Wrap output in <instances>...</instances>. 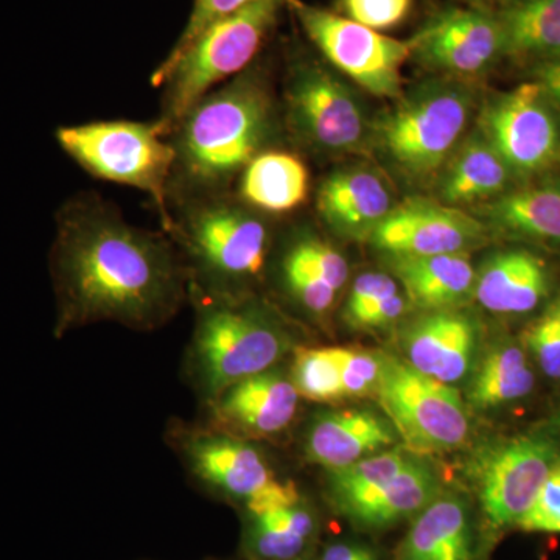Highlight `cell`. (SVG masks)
<instances>
[{"instance_id":"cell-35","label":"cell","mask_w":560,"mask_h":560,"mask_svg":"<svg viewBox=\"0 0 560 560\" xmlns=\"http://www.w3.org/2000/svg\"><path fill=\"white\" fill-rule=\"evenodd\" d=\"M526 533L560 534V458L541 486L529 511L517 523Z\"/></svg>"},{"instance_id":"cell-9","label":"cell","mask_w":560,"mask_h":560,"mask_svg":"<svg viewBox=\"0 0 560 560\" xmlns=\"http://www.w3.org/2000/svg\"><path fill=\"white\" fill-rule=\"evenodd\" d=\"M312 43L345 75L377 97H397L401 68L411 57L410 43L389 38L374 28L308 5L287 0Z\"/></svg>"},{"instance_id":"cell-3","label":"cell","mask_w":560,"mask_h":560,"mask_svg":"<svg viewBox=\"0 0 560 560\" xmlns=\"http://www.w3.org/2000/svg\"><path fill=\"white\" fill-rule=\"evenodd\" d=\"M178 202V215L167 234L186 261L190 291L234 298L238 285L259 278L267 265L270 234L249 206L223 194Z\"/></svg>"},{"instance_id":"cell-24","label":"cell","mask_w":560,"mask_h":560,"mask_svg":"<svg viewBox=\"0 0 560 560\" xmlns=\"http://www.w3.org/2000/svg\"><path fill=\"white\" fill-rule=\"evenodd\" d=\"M495 18L504 55L534 65L560 57V0H504Z\"/></svg>"},{"instance_id":"cell-39","label":"cell","mask_w":560,"mask_h":560,"mask_svg":"<svg viewBox=\"0 0 560 560\" xmlns=\"http://www.w3.org/2000/svg\"><path fill=\"white\" fill-rule=\"evenodd\" d=\"M397 293H399L397 282L389 276L381 275V272H368V275L360 276L349 294L345 311L346 319L349 324L352 323L361 312Z\"/></svg>"},{"instance_id":"cell-40","label":"cell","mask_w":560,"mask_h":560,"mask_svg":"<svg viewBox=\"0 0 560 560\" xmlns=\"http://www.w3.org/2000/svg\"><path fill=\"white\" fill-rule=\"evenodd\" d=\"M405 311H407V300L400 293H397L361 312L350 323V326L360 327V329H378V327L388 326V324L399 319Z\"/></svg>"},{"instance_id":"cell-12","label":"cell","mask_w":560,"mask_h":560,"mask_svg":"<svg viewBox=\"0 0 560 560\" xmlns=\"http://www.w3.org/2000/svg\"><path fill=\"white\" fill-rule=\"evenodd\" d=\"M559 458L558 441L547 431L521 434L490 453L480 477V501L490 526H517Z\"/></svg>"},{"instance_id":"cell-10","label":"cell","mask_w":560,"mask_h":560,"mask_svg":"<svg viewBox=\"0 0 560 560\" xmlns=\"http://www.w3.org/2000/svg\"><path fill=\"white\" fill-rule=\"evenodd\" d=\"M291 130L320 153H348L363 143L368 119L353 92L318 65L296 66L287 84Z\"/></svg>"},{"instance_id":"cell-5","label":"cell","mask_w":560,"mask_h":560,"mask_svg":"<svg viewBox=\"0 0 560 560\" xmlns=\"http://www.w3.org/2000/svg\"><path fill=\"white\" fill-rule=\"evenodd\" d=\"M282 3L254 0L206 28L178 58L158 66L151 84L164 88L158 121L168 136L205 95L245 72L276 24Z\"/></svg>"},{"instance_id":"cell-27","label":"cell","mask_w":560,"mask_h":560,"mask_svg":"<svg viewBox=\"0 0 560 560\" xmlns=\"http://www.w3.org/2000/svg\"><path fill=\"white\" fill-rule=\"evenodd\" d=\"M316 533L313 512L302 501L249 517L245 548L253 560H296Z\"/></svg>"},{"instance_id":"cell-18","label":"cell","mask_w":560,"mask_h":560,"mask_svg":"<svg viewBox=\"0 0 560 560\" xmlns=\"http://www.w3.org/2000/svg\"><path fill=\"white\" fill-rule=\"evenodd\" d=\"M396 442V431L385 419L366 410H342L320 415L305 440L312 463L327 470L342 469L377 455Z\"/></svg>"},{"instance_id":"cell-33","label":"cell","mask_w":560,"mask_h":560,"mask_svg":"<svg viewBox=\"0 0 560 560\" xmlns=\"http://www.w3.org/2000/svg\"><path fill=\"white\" fill-rule=\"evenodd\" d=\"M523 342L541 372L552 381H560V294L526 329Z\"/></svg>"},{"instance_id":"cell-25","label":"cell","mask_w":560,"mask_h":560,"mask_svg":"<svg viewBox=\"0 0 560 560\" xmlns=\"http://www.w3.org/2000/svg\"><path fill=\"white\" fill-rule=\"evenodd\" d=\"M510 167L485 136L467 140L445 167L441 195L447 205H467L499 195L510 179Z\"/></svg>"},{"instance_id":"cell-17","label":"cell","mask_w":560,"mask_h":560,"mask_svg":"<svg viewBox=\"0 0 560 560\" xmlns=\"http://www.w3.org/2000/svg\"><path fill=\"white\" fill-rule=\"evenodd\" d=\"M477 346L474 320L460 313L438 311L405 331L407 363L420 374L452 385L466 377Z\"/></svg>"},{"instance_id":"cell-6","label":"cell","mask_w":560,"mask_h":560,"mask_svg":"<svg viewBox=\"0 0 560 560\" xmlns=\"http://www.w3.org/2000/svg\"><path fill=\"white\" fill-rule=\"evenodd\" d=\"M58 145L94 178L149 195L171 231L168 208L176 150L160 121L98 120L61 127Z\"/></svg>"},{"instance_id":"cell-30","label":"cell","mask_w":560,"mask_h":560,"mask_svg":"<svg viewBox=\"0 0 560 560\" xmlns=\"http://www.w3.org/2000/svg\"><path fill=\"white\" fill-rule=\"evenodd\" d=\"M408 460L404 453L389 451L330 470L329 492L335 510L349 517L393 481Z\"/></svg>"},{"instance_id":"cell-29","label":"cell","mask_w":560,"mask_h":560,"mask_svg":"<svg viewBox=\"0 0 560 560\" xmlns=\"http://www.w3.org/2000/svg\"><path fill=\"white\" fill-rule=\"evenodd\" d=\"M490 215L504 230L560 242V186L512 191L492 205Z\"/></svg>"},{"instance_id":"cell-21","label":"cell","mask_w":560,"mask_h":560,"mask_svg":"<svg viewBox=\"0 0 560 560\" xmlns=\"http://www.w3.org/2000/svg\"><path fill=\"white\" fill-rule=\"evenodd\" d=\"M394 560H475V534L467 504L438 497L416 515Z\"/></svg>"},{"instance_id":"cell-8","label":"cell","mask_w":560,"mask_h":560,"mask_svg":"<svg viewBox=\"0 0 560 560\" xmlns=\"http://www.w3.org/2000/svg\"><path fill=\"white\" fill-rule=\"evenodd\" d=\"M375 396L412 451L448 452L469 436V418L458 390L420 374L407 361L381 355Z\"/></svg>"},{"instance_id":"cell-42","label":"cell","mask_w":560,"mask_h":560,"mask_svg":"<svg viewBox=\"0 0 560 560\" xmlns=\"http://www.w3.org/2000/svg\"><path fill=\"white\" fill-rule=\"evenodd\" d=\"M320 560H377L370 548L357 544H334L326 548Z\"/></svg>"},{"instance_id":"cell-43","label":"cell","mask_w":560,"mask_h":560,"mask_svg":"<svg viewBox=\"0 0 560 560\" xmlns=\"http://www.w3.org/2000/svg\"><path fill=\"white\" fill-rule=\"evenodd\" d=\"M296 560H308V559H307V558H304V556H302V558L296 559Z\"/></svg>"},{"instance_id":"cell-22","label":"cell","mask_w":560,"mask_h":560,"mask_svg":"<svg viewBox=\"0 0 560 560\" xmlns=\"http://www.w3.org/2000/svg\"><path fill=\"white\" fill-rule=\"evenodd\" d=\"M396 272L408 298L427 311H448L470 293L475 271L466 253L425 257H393Z\"/></svg>"},{"instance_id":"cell-34","label":"cell","mask_w":560,"mask_h":560,"mask_svg":"<svg viewBox=\"0 0 560 560\" xmlns=\"http://www.w3.org/2000/svg\"><path fill=\"white\" fill-rule=\"evenodd\" d=\"M340 366L346 397H366L375 394L381 378V355L366 350L330 348Z\"/></svg>"},{"instance_id":"cell-23","label":"cell","mask_w":560,"mask_h":560,"mask_svg":"<svg viewBox=\"0 0 560 560\" xmlns=\"http://www.w3.org/2000/svg\"><path fill=\"white\" fill-rule=\"evenodd\" d=\"M238 178L242 202L267 213H287L300 208L311 189L307 165L290 151H261Z\"/></svg>"},{"instance_id":"cell-11","label":"cell","mask_w":560,"mask_h":560,"mask_svg":"<svg viewBox=\"0 0 560 560\" xmlns=\"http://www.w3.org/2000/svg\"><path fill=\"white\" fill-rule=\"evenodd\" d=\"M482 136L511 172L544 171L560 153V127L555 106L534 81L489 103L482 113Z\"/></svg>"},{"instance_id":"cell-36","label":"cell","mask_w":560,"mask_h":560,"mask_svg":"<svg viewBox=\"0 0 560 560\" xmlns=\"http://www.w3.org/2000/svg\"><path fill=\"white\" fill-rule=\"evenodd\" d=\"M253 2L254 0H195L189 21H187L183 35L179 36L171 54H168L167 58L162 62L175 60V58H178L206 28L210 27V25L215 24L217 21L223 20V18L237 13V11L245 9V7H248L249 3Z\"/></svg>"},{"instance_id":"cell-4","label":"cell","mask_w":560,"mask_h":560,"mask_svg":"<svg viewBox=\"0 0 560 560\" xmlns=\"http://www.w3.org/2000/svg\"><path fill=\"white\" fill-rule=\"evenodd\" d=\"M190 296L198 301L190 374L206 400L212 401L235 383L270 371L291 348L289 331L259 305L195 291Z\"/></svg>"},{"instance_id":"cell-28","label":"cell","mask_w":560,"mask_h":560,"mask_svg":"<svg viewBox=\"0 0 560 560\" xmlns=\"http://www.w3.org/2000/svg\"><path fill=\"white\" fill-rule=\"evenodd\" d=\"M534 383L536 377L522 346L501 342L482 359L471 382L469 400L478 410L503 407L529 396Z\"/></svg>"},{"instance_id":"cell-1","label":"cell","mask_w":560,"mask_h":560,"mask_svg":"<svg viewBox=\"0 0 560 560\" xmlns=\"http://www.w3.org/2000/svg\"><path fill=\"white\" fill-rule=\"evenodd\" d=\"M49 268L57 337L103 320L156 329L190 293L186 261L171 235L132 226L95 194L77 195L58 210Z\"/></svg>"},{"instance_id":"cell-2","label":"cell","mask_w":560,"mask_h":560,"mask_svg":"<svg viewBox=\"0 0 560 560\" xmlns=\"http://www.w3.org/2000/svg\"><path fill=\"white\" fill-rule=\"evenodd\" d=\"M271 102L260 81L242 72L210 91L180 119L171 139L176 150L171 198L223 194L267 143Z\"/></svg>"},{"instance_id":"cell-20","label":"cell","mask_w":560,"mask_h":560,"mask_svg":"<svg viewBox=\"0 0 560 560\" xmlns=\"http://www.w3.org/2000/svg\"><path fill=\"white\" fill-rule=\"evenodd\" d=\"M548 293L544 260L529 250L495 254L486 261L475 282V298L481 307L499 315L533 312Z\"/></svg>"},{"instance_id":"cell-41","label":"cell","mask_w":560,"mask_h":560,"mask_svg":"<svg viewBox=\"0 0 560 560\" xmlns=\"http://www.w3.org/2000/svg\"><path fill=\"white\" fill-rule=\"evenodd\" d=\"M530 81L539 84L548 102L560 109V57L534 65L530 70Z\"/></svg>"},{"instance_id":"cell-16","label":"cell","mask_w":560,"mask_h":560,"mask_svg":"<svg viewBox=\"0 0 560 560\" xmlns=\"http://www.w3.org/2000/svg\"><path fill=\"white\" fill-rule=\"evenodd\" d=\"M184 452L201 481L245 506L279 482L260 452L238 438L212 430L191 434Z\"/></svg>"},{"instance_id":"cell-37","label":"cell","mask_w":560,"mask_h":560,"mask_svg":"<svg viewBox=\"0 0 560 560\" xmlns=\"http://www.w3.org/2000/svg\"><path fill=\"white\" fill-rule=\"evenodd\" d=\"M294 248L300 250L308 264L326 279L329 285L335 290H341L345 287L349 276L348 261L338 250L331 248L329 243L320 241L312 235H304L293 243Z\"/></svg>"},{"instance_id":"cell-19","label":"cell","mask_w":560,"mask_h":560,"mask_svg":"<svg viewBox=\"0 0 560 560\" xmlns=\"http://www.w3.org/2000/svg\"><path fill=\"white\" fill-rule=\"evenodd\" d=\"M323 220L342 235H371L393 210L385 183L364 168L335 172L318 190Z\"/></svg>"},{"instance_id":"cell-13","label":"cell","mask_w":560,"mask_h":560,"mask_svg":"<svg viewBox=\"0 0 560 560\" xmlns=\"http://www.w3.org/2000/svg\"><path fill=\"white\" fill-rule=\"evenodd\" d=\"M482 237L477 220L451 206L411 200L390 210L372 232V243L390 257L464 253Z\"/></svg>"},{"instance_id":"cell-26","label":"cell","mask_w":560,"mask_h":560,"mask_svg":"<svg viewBox=\"0 0 560 560\" xmlns=\"http://www.w3.org/2000/svg\"><path fill=\"white\" fill-rule=\"evenodd\" d=\"M434 499H438V480L433 471L423 464L408 460L393 481L348 518L360 528H388L416 517Z\"/></svg>"},{"instance_id":"cell-7","label":"cell","mask_w":560,"mask_h":560,"mask_svg":"<svg viewBox=\"0 0 560 560\" xmlns=\"http://www.w3.org/2000/svg\"><path fill=\"white\" fill-rule=\"evenodd\" d=\"M470 109L471 94L456 81L419 84L383 119L382 149L401 171L423 178L445 164L466 131Z\"/></svg>"},{"instance_id":"cell-32","label":"cell","mask_w":560,"mask_h":560,"mask_svg":"<svg viewBox=\"0 0 560 560\" xmlns=\"http://www.w3.org/2000/svg\"><path fill=\"white\" fill-rule=\"evenodd\" d=\"M282 280L290 296L313 315H323L334 304L337 290L326 282L293 245L282 257Z\"/></svg>"},{"instance_id":"cell-15","label":"cell","mask_w":560,"mask_h":560,"mask_svg":"<svg viewBox=\"0 0 560 560\" xmlns=\"http://www.w3.org/2000/svg\"><path fill=\"white\" fill-rule=\"evenodd\" d=\"M300 394L291 378L265 371L224 389L209 401L217 433L238 438H267L289 429L296 416Z\"/></svg>"},{"instance_id":"cell-38","label":"cell","mask_w":560,"mask_h":560,"mask_svg":"<svg viewBox=\"0 0 560 560\" xmlns=\"http://www.w3.org/2000/svg\"><path fill=\"white\" fill-rule=\"evenodd\" d=\"M349 20L381 32L407 18L411 0H342Z\"/></svg>"},{"instance_id":"cell-14","label":"cell","mask_w":560,"mask_h":560,"mask_svg":"<svg viewBox=\"0 0 560 560\" xmlns=\"http://www.w3.org/2000/svg\"><path fill=\"white\" fill-rule=\"evenodd\" d=\"M420 65L455 75H475L503 54V35L495 14L453 10L430 22L410 40Z\"/></svg>"},{"instance_id":"cell-31","label":"cell","mask_w":560,"mask_h":560,"mask_svg":"<svg viewBox=\"0 0 560 560\" xmlns=\"http://www.w3.org/2000/svg\"><path fill=\"white\" fill-rule=\"evenodd\" d=\"M291 383L304 399L330 404L345 399L341 372L330 348L294 350Z\"/></svg>"}]
</instances>
